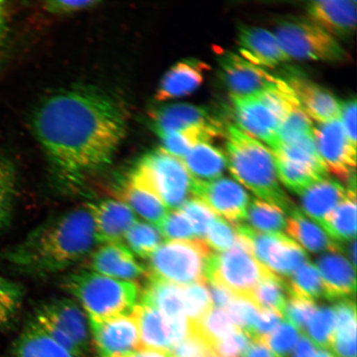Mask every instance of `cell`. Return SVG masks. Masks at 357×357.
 Segmentation results:
<instances>
[{
  "label": "cell",
  "instance_id": "1",
  "mask_svg": "<svg viewBox=\"0 0 357 357\" xmlns=\"http://www.w3.org/2000/svg\"><path fill=\"white\" fill-rule=\"evenodd\" d=\"M33 128L53 167L73 181L111 163L126 134L127 116L109 93L78 86L44 100Z\"/></svg>",
  "mask_w": 357,
  "mask_h": 357
},
{
  "label": "cell",
  "instance_id": "2",
  "mask_svg": "<svg viewBox=\"0 0 357 357\" xmlns=\"http://www.w3.org/2000/svg\"><path fill=\"white\" fill-rule=\"evenodd\" d=\"M98 243L87 207L49 218L0 257L17 271L43 275L67 269L91 252Z\"/></svg>",
  "mask_w": 357,
  "mask_h": 357
},
{
  "label": "cell",
  "instance_id": "3",
  "mask_svg": "<svg viewBox=\"0 0 357 357\" xmlns=\"http://www.w3.org/2000/svg\"><path fill=\"white\" fill-rule=\"evenodd\" d=\"M225 136L227 167L236 180L284 212L296 208L280 185L274 154L235 125L227 127Z\"/></svg>",
  "mask_w": 357,
  "mask_h": 357
},
{
  "label": "cell",
  "instance_id": "4",
  "mask_svg": "<svg viewBox=\"0 0 357 357\" xmlns=\"http://www.w3.org/2000/svg\"><path fill=\"white\" fill-rule=\"evenodd\" d=\"M241 130L266 142L273 150L280 125L293 107L300 105L292 89L280 79L276 86L248 96H231Z\"/></svg>",
  "mask_w": 357,
  "mask_h": 357
},
{
  "label": "cell",
  "instance_id": "5",
  "mask_svg": "<svg viewBox=\"0 0 357 357\" xmlns=\"http://www.w3.org/2000/svg\"><path fill=\"white\" fill-rule=\"evenodd\" d=\"M63 287L82 303L89 319L131 314L139 296L137 285L132 281L115 280L93 271L67 275Z\"/></svg>",
  "mask_w": 357,
  "mask_h": 357
},
{
  "label": "cell",
  "instance_id": "6",
  "mask_svg": "<svg viewBox=\"0 0 357 357\" xmlns=\"http://www.w3.org/2000/svg\"><path fill=\"white\" fill-rule=\"evenodd\" d=\"M129 178L149 190L173 211L181 208L193 195V178L182 160L162 149L142 156Z\"/></svg>",
  "mask_w": 357,
  "mask_h": 357
},
{
  "label": "cell",
  "instance_id": "7",
  "mask_svg": "<svg viewBox=\"0 0 357 357\" xmlns=\"http://www.w3.org/2000/svg\"><path fill=\"white\" fill-rule=\"evenodd\" d=\"M212 253L202 239L169 241L150 257L149 278L178 285L206 283Z\"/></svg>",
  "mask_w": 357,
  "mask_h": 357
},
{
  "label": "cell",
  "instance_id": "8",
  "mask_svg": "<svg viewBox=\"0 0 357 357\" xmlns=\"http://www.w3.org/2000/svg\"><path fill=\"white\" fill-rule=\"evenodd\" d=\"M275 35L290 59L328 62L348 59L337 39L309 19L284 17L278 22Z\"/></svg>",
  "mask_w": 357,
  "mask_h": 357
},
{
  "label": "cell",
  "instance_id": "9",
  "mask_svg": "<svg viewBox=\"0 0 357 357\" xmlns=\"http://www.w3.org/2000/svg\"><path fill=\"white\" fill-rule=\"evenodd\" d=\"M271 273L247 248L236 243L226 252L212 253L206 282L220 284L234 296L251 297L258 284Z\"/></svg>",
  "mask_w": 357,
  "mask_h": 357
},
{
  "label": "cell",
  "instance_id": "10",
  "mask_svg": "<svg viewBox=\"0 0 357 357\" xmlns=\"http://www.w3.org/2000/svg\"><path fill=\"white\" fill-rule=\"evenodd\" d=\"M235 230L248 243L250 251L272 273L289 278L309 261L305 250L284 234H263L238 223Z\"/></svg>",
  "mask_w": 357,
  "mask_h": 357
},
{
  "label": "cell",
  "instance_id": "11",
  "mask_svg": "<svg viewBox=\"0 0 357 357\" xmlns=\"http://www.w3.org/2000/svg\"><path fill=\"white\" fill-rule=\"evenodd\" d=\"M314 137L328 171L345 182L356 176V146L348 140L340 119L319 123L314 128Z\"/></svg>",
  "mask_w": 357,
  "mask_h": 357
},
{
  "label": "cell",
  "instance_id": "12",
  "mask_svg": "<svg viewBox=\"0 0 357 357\" xmlns=\"http://www.w3.org/2000/svg\"><path fill=\"white\" fill-rule=\"evenodd\" d=\"M193 195L211 211L234 225L247 220L250 197L242 186L229 178L211 181L193 180Z\"/></svg>",
  "mask_w": 357,
  "mask_h": 357
},
{
  "label": "cell",
  "instance_id": "13",
  "mask_svg": "<svg viewBox=\"0 0 357 357\" xmlns=\"http://www.w3.org/2000/svg\"><path fill=\"white\" fill-rule=\"evenodd\" d=\"M89 327L99 357H117L140 349L139 330L132 312L89 319Z\"/></svg>",
  "mask_w": 357,
  "mask_h": 357
},
{
  "label": "cell",
  "instance_id": "14",
  "mask_svg": "<svg viewBox=\"0 0 357 357\" xmlns=\"http://www.w3.org/2000/svg\"><path fill=\"white\" fill-rule=\"evenodd\" d=\"M218 61L221 79L231 96L256 95L274 87L280 79L234 52H220Z\"/></svg>",
  "mask_w": 357,
  "mask_h": 357
},
{
  "label": "cell",
  "instance_id": "15",
  "mask_svg": "<svg viewBox=\"0 0 357 357\" xmlns=\"http://www.w3.org/2000/svg\"><path fill=\"white\" fill-rule=\"evenodd\" d=\"M284 80L310 119L319 123L340 119L341 102L328 89L296 73H290L287 79Z\"/></svg>",
  "mask_w": 357,
  "mask_h": 357
},
{
  "label": "cell",
  "instance_id": "16",
  "mask_svg": "<svg viewBox=\"0 0 357 357\" xmlns=\"http://www.w3.org/2000/svg\"><path fill=\"white\" fill-rule=\"evenodd\" d=\"M151 126L160 138L167 134L186 130L192 128L221 123L213 118L206 107L177 102L160 107L151 112Z\"/></svg>",
  "mask_w": 357,
  "mask_h": 357
},
{
  "label": "cell",
  "instance_id": "17",
  "mask_svg": "<svg viewBox=\"0 0 357 357\" xmlns=\"http://www.w3.org/2000/svg\"><path fill=\"white\" fill-rule=\"evenodd\" d=\"M309 20L336 38H347L356 25L355 0L311 1L306 6Z\"/></svg>",
  "mask_w": 357,
  "mask_h": 357
},
{
  "label": "cell",
  "instance_id": "18",
  "mask_svg": "<svg viewBox=\"0 0 357 357\" xmlns=\"http://www.w3.org/2000/svg\"><path fill=\"white\" fill-rule=\"evenodd\" d=\"M317 265L323 280L326 300L343 301L355 298L356 268L342 256V251L322 254Z\"/></svg>",
  "mask_w": 357,
  "mask_h": 357
},
{
  "label": "cell",
  "instance_id": "19",
  "mask_svg": "<svg viewBox=\"0 0 357 357\" xmlns=\"http://www.w3.org/2000/svg\"><path fill=\"white\" fill-rule=\"evenodd\" d=\"M86 207L95 222L98 243L120 242L137 222L132 209L120 200H102Z\"/></svg>",
  "mask_w": 357,
  "mask_h": 357
},
{
  "label": "cell",
  "instance_id": "20",
  "mask_svg": "<svg viewBox=\"0 0 357 357\" xmlns=\"http://www.w3.org/2000/svg\"><path fill=\"white\" fill-rule=\"evenodd\" d=\"M35 314L68 335L84 354L89 350L91 335L86 317L74 301L68 298L53 300L39 307Z\"/></svg>",
  "mask_w": 357,
  "mask_h": 357
},
{
  "label": "cell",
  "instance_id": "21",
  "mask_svg": "<svg viewBox=\"0 0 357 357\" xmlns=\"http://www.w3.org/2000/svg\"><path fill=\"white\" fill-rule=\"evenodd\" d=\"M238 44L242 57L261 68L278 66L290 60L275 35L264 29L241 26Z\"/></svg>",
  "mask_w": 357,
  "mask_h": 357
},
{
  "label": "cell",
  "instance_id": "22",
  "mask_svg": "<svg viewBox=\"0 0 357 357\" xmlns=\"http://www.w3.org/2000/svg\"><path fill=\"white\" fill-rule=\"evenodd\" d=\"M89 265L96 273L119 280L131 281L146 273L130 250L120 242L106 243L98 248L92 254Z\"/></svg>",
  "mask_w": 357,
  "mask_h": 357
},
{
  "label": "cell",
  "instance_id": "23",
  "mask_svg": "<svg viewBox=\"0 0 357 357\" xmlns=\"http://www.w3.org/2000/svg\"><path fill=\"white\" fill-rule=\"evenodd\" d=\"M208 68L206 64L198 60L178 61L160 80L154 96L155 100L162 102L190 95L203 83Z\"/></svg>",
  "mask_w": 357,
  "mask_h": 357
},
{
  "label": "cell",
  "instance_id": "24",
  "mask_svg": "<svg viewBox=\"0 0 357 357\" xmlns=\"http://www.w3.org/2000/svg\"><path fill=\"white\" fill-rule=\"evenodd\" d=\"M132 312L139 330L140 348L168 354L177 344L172 320L162 312L142 303Z\"/></svg>",
  "mask_w": 357,
  "mask_h": 357
},
{
  "label": "cell",
  "instance_id": "25",
  "mask_svg": "<svg viewBox=\"0 0 357 357\" xmlns=\"http://www.w3.org/2000/svg\"><path fill=\"white\" fill-rule=\"evenodd\" d=\"M347 195V190L340 183L328 177L321 178L301 195L303 213L322 227Z\"/></svg>",
  "mask_w": 357,
  "mask_h": 357
},
{
  "label": "cell",
  "instance_id": "26",
  "mask_svg": "<svg viewBox=\"0 0 357 357\" xmlns=\"http://www.w3.org/2000/svg\"><path fill=\"white\" fill-rule=\"evenodd\" d=\"M287 230L290 236L312 253L342 251L340 245L330 238L314 221L307 218L300 208H294L289 213Z\"/></svg>",
  "mask_w": 357,
  "mask_h": 357
},
{
  "label": "cell",
  "instance_id": "27",
  "mask_svg": "<svg viewBox=\"0 0 357 357\" xmlns=\"http://www.w3.org/2000/svg\"><path fill=\"white\" fill-rule=\"evenodd\" d=\"M193 180L211 181L220 178L227 167L226 155L211 142H199L182 160Z\"/></svg>",
  "mask_w": 357,
  "mask_h": 357
},
{
  "label": "cell",
  "instance_id": "28",
  "mask_svg": "<svg viewBox=\"0 0 357 357\" xmlns=\"http://www.w3.org/2000/svg\"><path fill=\"white\" fill-rule=\"evenodd\" d=\"M12 357H75L32 319L13 343Z\"/></svg>",
  "mask_w": 357,
  "mask_h": 357
},
{
  "label": "cell",
  "instance_id": "29",
  "mask_svg": "<svg viewBox=\"0 0 357 357\" xmlns=\"http://www.w3.org/2000/svg\"><path fill=\"white\" fill-rule=\"evenodd\" d=\"M142 294V305L153 307L168 319L185 317L183 285L167 282L162 280L149 278ZM187 319V318H186Z\"/></svg>",
  "mask_w": 357,
  "mask_h": 357
},
{
  "label": "cell",
  "instance_id": "30",
  "mask_svg": "<svg viewBox=\"0 0 357 357\" xmlns=\"http://www.w3.org/2000/svg\"><path fill=\"white\" fill-rule=\"evenodd\" d=\"M333 311L335 330L331 348L337 357H356V302L341 301Z\"/></svg>",
  "mask_w": 357,
  "mask_h": 357
},
{
  "label": "cell",
  "instance_id": "31",
  "mask_svg": "<svg viewBox=\"0 0 357 357\" xmlns=\"http://www.w3.org/2000/svg\"><path fill=\"white\" fill-rule=\"evenodd\" d=\"M272 153L275 158L310 169L321 178L328 177V171L317 150L314 132L280 144Z\"/></svg>",
  "mask_w": 357,
  "mask_h": 357
},
{
  "label": "cell",
  "instance_id": "32",
  "mask_svg": "<svg viewBox=\"0 0 357 357\" xmlns=\"http://www.w3.org/2000/svg\"><path fill=\"white\" fill-rule=\"evenodd\" d=\"M120 198V201L126 204L132 211L153 223L156 227H158L167 215L168 208L162 201L149 190L137 184L130 178H128L126 185L123 186Z\"/></svg>",
  "mask_w": 357,
  "mask_h": 357
},
{
  "label": "cell",
  "instance_id": "33",
  "mask_svg": "<svg viewBox=\"0 0 357 357\" xmlns=\"http://www.w3.org/2000/svg\"><path fill=\"white\" fill-rule=\"evenodd\" d=\"M347 190L346 198L326 218L322 227L333 240L348 243L356 239V195L354 190Z\"/></svg>",
  "mask_w": 357,
  "mask_h": 357
},
{
  "label": "cell",
  "instance_id": "34",
  "mask_svg": "<svg viewBox=\"0 0 357 357\" xmlns=\"http://www.w3.org/2000/svg\"><path fill=\"white\" fill-rule=\"evenodd\" d=\"M190 324V333L198 335L211 347L240 330L233 323L226 311L214 307H212L202 318Z\"/></svg>",
  "mask_w": 357,
  "mask_h": 357
},
{
  "label": "cell",
  "instance_id": "35",
  "mask_svg": "<svg viewBox=\"0 0 357 357\" xmlns=\"http://www.w3.org/2000/svg\"><path fill=\"white\" fill-rule=\"evenodd\" d=\"M247 220L252 229L263 234H283L287 218L280 208L261 199L249 204Z\"/></svg>",
  "mask_w": 357,
  "mask_h": 357
},
{
  "label": "cell",
  "instance_id": "36",
  "mask_svg": "<svg viewBox=\"0 0 357 357\" xmlns=\"http://www.w3.org/2000/svg\"><path fill=\"white\" fill-rule=\"evenodd\" d=\"M287 281L289 296L306 298L314 301L325 298L322 278L318 268L309 261L298 268Z\"/></svg>",
  "mask_w": 357,
  "mask_h": 357
},
{
  "label": "cell",
  "instance_id": "37",
  "mask_svg": "<svg viewBox=\"0 0 357 357\" xmlns=\"http://www.w3.org/2000/svg\"><path fill=\"white\" fill-rule=\"evenodd\" d=\"M289 297L287 281L271 273L258 284L251 294L259 309L271 310L282 316Z\"/></svg>",
  "mask_w": 357,
  "mask_h": 357
},
{
  "label": "cell",
  "instance_id": "38",
  "mask_svg": "<svg viewBox=\"0 0 357 357\" xmlns=\"http://www.w3.org/2000/svg\"><path fill=\"white\" fill-rule=\"evenodd\" d=\"M24 291L20 284L0 275V331L15 325L22 306Z\"/></svg>",
  "mask_w": 357,
  "mask_h": 357
},
{
  "label": "cell",
  "instance_id": "39",
  "mask_svg": "<svg viewBox=\"0 0 357 357\" xmlns=\"http://www.w3.org/2000/svg\"><path fill=\"white\" fill-rule=\"evenodd\" d=\"M123 238L130 251L142 258H149L162 244V235L158 227L137 221Z\"/></svg>",
  "mask_w": 357,
  "mask_h": 357
},
{
  "label": "cell",
  "instance_id": "40",
  "mask_svg": "<svg viewBox=\"0 0 357 357\" xmlns=\"http://www.w3.org/2000/svg\"><path fill=\"white\" fill-rule=\"evenodd\" d=\"M17 192V173L10 160L0 159V231L10 225Z\"/></svg>",
  "mask_w": 357,
  "mask_h": 357
},
{
  "label": "cell",
  "instance_id": "41",
  "mask_svg": "<svg viewBox=\"0 0 357 357\" xmlns=\"http://www.w3.org/2000/svg\"><path fill=\"white\" fill-rule=\"evenodd\" d=\"M275 160L279 180L293 193L301 195L315 182L324 178L311 169L287 160L275 156Z\"/></svg>",
  "mask_w": 357,
  "mask_h": 357
},
{
  "label": "cell",
  "instance_id": "42",
  "mask_svg": "<svg viewBox=\"0 0 357 357\" xmlns=\"http://www.w3.org/2000/svg\"><path fill=\"white\" fill-rule=\"evenodd\" d=\"M335 330V314L332 307H320L316 310L306 326L305 333L314 346L331 348Z\"/></svg>",
  "mask_w": 357,
  "mask_h": 357
},
{
  "label": "cell",
  "instance_id": "43",
  "mask_svg": "<svg viewBox=\"0 0 357 357\" xmlns=\"http://www.w3.org/2000/svg\"><path fill=\"white\" fill-rule=\"evenodd\" d=\"M314 125L311 119L302 109L301 105L293 107L280 123L278 132V144H285L296 138L314 132Z\"/></svg>",
  "mask_w": 357,
  "mask_h": 357
},
{
  "label": "cell",
  "instance_id": "44",
  "mask_svg": "<svg viewBox=\"0 0 357 357\" xmlns=\"http://www.w3.org/2000/svg\"><path fill=\"white\" fill-rule=\"evenodd\" d=\"M184 312L190 323L196 322L211 309L212 303L206 284L183 285Z\"/></svg>",
  "mask_w": 357,
  "mask_h": 357
},
{
  "label": "cell",
  "instance_id": "45",
  "mask_svg": "<svg viewBox=\"0 0 357 357\" xmlns=\"http://www.w3.org/2000/svg\"><path fill=\"white\" fill-rule=\"evenodd\" d=\"M227 310V314L236 327L249 335L255 325L260 310L252 298L235 296Z\"/></svg>",
  "mask_w": 357,
  "mask_h": 357
},
{
  "label": "cell",
  "instance_id": "46",
  "mask_svg": "<svg viewBox=\"0 0 357 357\" xmlns=\"http://www.w3.org/2000/svg\"><path fill=\"white\" fill-rule=\"evenodd\" d=\"M216 252H223L235 247L238 242L236 230L222 218L216 217L209 225L204 241Z\"/></svg>",
  "mask_w": 357,
  "mask_h": 357
},
{
  "label": "cell",
  "instance_id": "47",
  "mask_svg": "<svg viewBox=\"0 0 357 357\" xmlns=\"http://www.w3.org/2000/svg\"><path fill=\"white\" fill-rule=\"evenodd\" d=\"M180 211L190 222L196 238L204 240L209 225L217 217L216 214L202 200L195 197L187 200Z\"/></svg>",
  "mask_w": 357,
  "mask_h": 357
},
{
  "label": "cell",
  "instance_id": "48",
  "mask_svg": "<svg viewBox=\"0 0 357 357\" xmlns=\"http://www.w3.org/2000/svg\"><path fill=\"white\" fill-rule=\"evenodd\" d=\"M164 238L171 240H193L196 238L193 227L180 209L168 213L158 227Z\"/></svg>",
  "mask_w": 357,
  "mask_h": 357
},
{
  "label": "cell",
  "instance_id": "49",
  "mask_svg": "<svg viewBox=\"0 0 357 357\" xmlns=\"http://www.w3.org/2000/svg\"><path fill=\"white\" fill-rule=\"evenodd\" d=\"M317 310L314 301L306 298L289 296L282 314V318L294 326L298 331L305 333L306 326Z\"/></svg>",
  "mask_w": 357,
  "mask_h": 357
},
{
  "label": "cell",
  "instance_id": "50",
  "mask_svg": "<svg viewBox=\"0 0 357 357\" xmlns=\"http://www.w3.org/2000/svg\"><path fill=\"white\" fill-rule=\"evenodd\" d=\"M298 337L300 333L294 326L283 322L266 338L265 343L276 356L287 357L296 347Z\"/></svg>",
  "mask_w": 357,
  "mask_h": 357
},
{
  "label": "cell",
  "instance_id": "51",
  "mask_svg": "<svg viewBox=\"0 0 357 357\" xmlns=\"http://www.w3.org/2000/svg\"><path fill=\"white\" fill-rule=\"evenodd\" d=\"M251 342L248 335L238 330L216 342L211 349L216 357H243Z\"/></svg>",
  "mask_w": 357,
  "mask_h": 357
},
{
  "label": "cell",
  "instance_id": "52",
  "mask_svg": "<svg viewBox=\"0 0 357 357\" xmlns=\"http://www.w3.org/2000/svg\"><path fill=\"white\" fill-rule=\"evenodd\" d=\"M169 357H212L211 346L198 335L190 333L184 340L178 342L168 352Z\"/></svg>",
  "mask_w": 357,
  "mask_h": 357
},
{
  "label": "cell",
  "instance_id": "53",
  "mask_svg": "<svg viewBox=\"0 0 357 357\" xmlns=\"http://www.w3.org/2000/svg\"><path fill=\"white\" fill-rule=\"evenodd\" d=\"M282 319L279 312L266 309L259 310L257 319L248 336L252 340L266 342V338L278 327Z\"/></svg>",
  "mask_w": 357,
  "mask_h": 357
},
{
  "label": "cell",
  "instance_id": "54",
  "mask_svg": "<svg viewBox=\"0 0 357 357\" xmlns=\"http://www.w3.org/2000/svg\"><path fill=\"white\" fill-rule=\"evenodd\" d=\"M99 1H66V0H52L44 3V8L52 15H67V13H77L89 10L100 4Z\"/></svg>",
  "mask_w": 357,
  "mask_h": 357
},
{
  "label": "cell",
  "instance_id": "55",
  "mask_svg": "<svg viewBox=\"0 0 357 357\" xmlns=\"http://www.w3.org/2000/svg\"><path fill=\"white\" fill-rule=\"evenodd\" d=\"M342 125L344 128L348 140L356 146V100H347L341 104Z\"/></svg>",
  "mask_w": 357,
  "mask_h": 357
},
{
  "label": "cell",
  "instance_id": "56",
  "mask_svg": "<svg viewBox=\"0 0 357 357\" xmlns=\"http://www.w3.org/2000/svg\"><path fill=\"white\" fill-rule=\"evenodd\" d=\"M212 306L218 309H225L233 301L234 294L222 285L214 282H206Z\"/></svg>",
  "mask_w": 357,
  "mask_h": 357
},
{
  "label": "cell",
  "instance_id": "57",
  "mask_svg": "<svg viewBox=\"0 0 357 357\" xmlns=\"http://www.w3.org/2000/svg\"><path fill=\"white\" fill-rule=\"evenodd\" d=\"M243 357H279L264 342L252 340Z\"/></svg>",
  "mask_w": 357,
  "mask_h": 357
},
{
  "label": "cell",
  "instance_id": "58",
  "mask_svg": "<svg viewBox=\"0 0 357 357\" xmlns=\"http://www.w3.org/2000/svg\"><path fill=\"white\" fill-rule=\"evenodd\" d=\"M316 350L310 339L303 335L294 347L293 357H314Z\"/></svg>",
  "mask_w": 357,
  "mask_h": 357
},
{
  "label": "cell",
  "instance_id": "59",
  "mask_svg": "<svg viewBox=\"0 0 357 357\" xmlns=\"http://www.w3.org/2000/svg\"><path fill=\"white\" fill-rule=\"evenodd\" d=\"M117 357H169V356L167 352L140 348V349L132 351L130 354Z\"/></svg>",
  "mask_w": 357,
  "mask_h": 357
},
{
  "label": "cell",
  "instance_id": "60",
  "mask_svg": "<svg viewBox=\"0 0 357 357\" xmlns=\"http://www.w3.org/2000/svg\"><path fill=\"white\" fill-rule=\"evenodd\" d=\"M7 26V7L6 3L0 1V47L2 46L4 34Z\"/></svg>",
  "mask_w": 357,
  "mask_h": 357
},
{
  "label": "cell",
  "instance_id": "61",
  "mask_svg": "<svg viewBox=\"0 0 357 357\" xmlns=\"http://www.w3.org/2000/svg\"><path fill=\"white\" fill-rule=\"evenodd\" d=\"M350 245V257L352 261V266L356 268V239L351 241Z\"/></svg>",
  "mask_w": 357,
  "mask_h": 357
},
{
  "label": "cell",
  "instance_id": "62",
  "mask_svg": "<svg viewBox=\"0 0 357 357\" xmlns=\"http://www.w3.org/2000/svg\"><path fill=\"white\" fill-rule=\"evenodd\" d=\"M314 357H336L332 352H330L328 349H323L319 348V350H316Z\"/></svg>",
  "mask_w": 357,
  "mask_h": 357
},
{
  "label": "cell",
  "instance_id": "63",
  "mask_svg": "<svg viewBox=\"0 0 357 357\" xmlns=\"http://www.w3.org/2000/svg\"><path fill=\"white\" fill-rule=\"evenodd\" d=\"M212 357H216V356H212Z\"/></svg>",
  "mask_w": 357,
  "mask_h": 357
}]
</instances>
